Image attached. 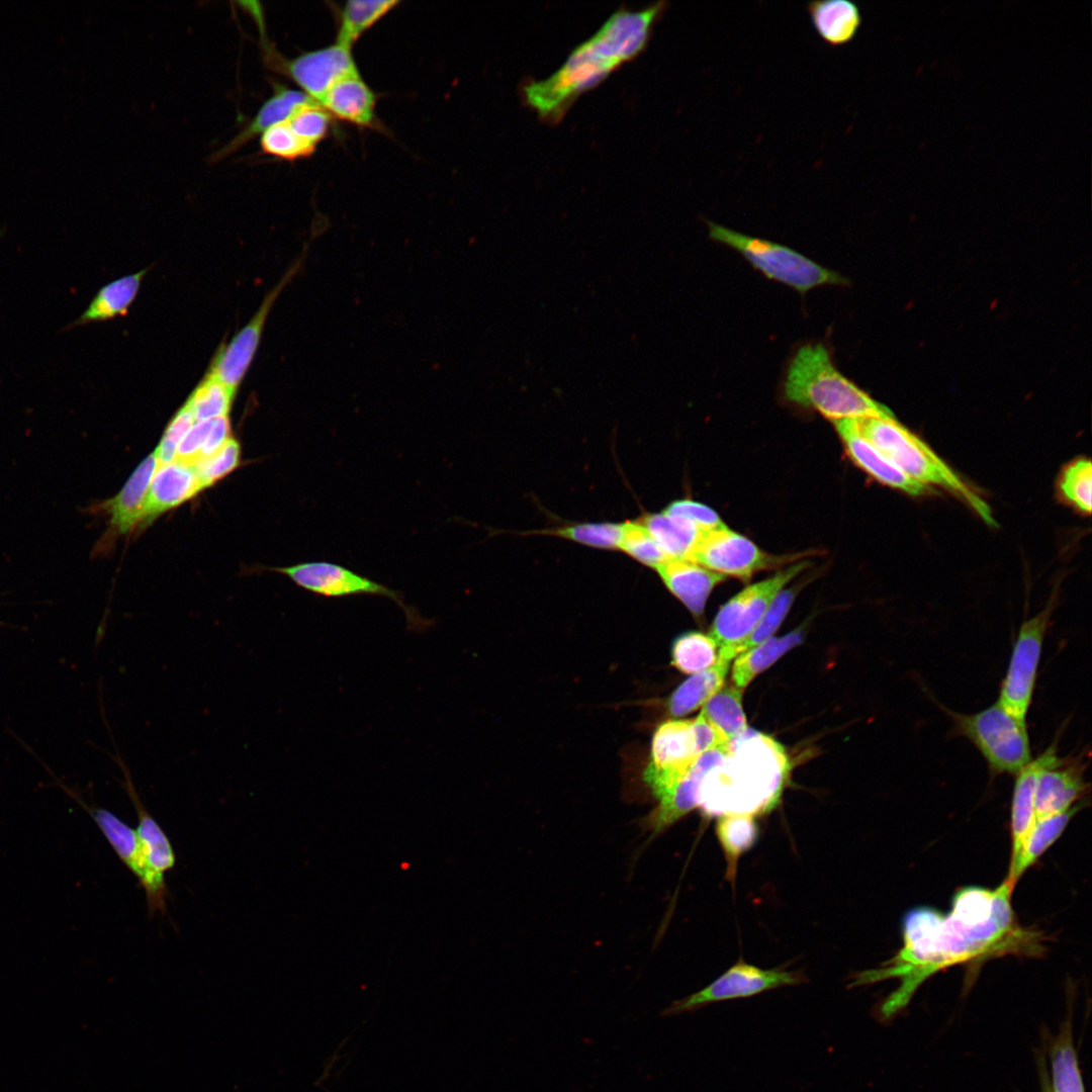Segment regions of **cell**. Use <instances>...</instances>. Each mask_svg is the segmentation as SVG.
Instances as JSON below:
<instances>
[{"label":"cell","mask_w":1092,"mask_h":1092,"mask_svg":"<svg viewBox=\"0 0 1092 1092\" xmlns=\"http://www.w3.org/2000/svg\"><path fill=\"white\" fill-rule=\"evenodd\" d=\"M1013 888L1007 879L995 889L963 888L946 914L926 906L909 910L902 921L900 950L880 969L860 973L852 985L899 979V987L881 1007L883 1015L890 1017L939 971L998 956L1041 953V933L1023 928L1016 920Z\"/></svg>","instance_id":"6da1fadb"},{"label":"cell","mask_w":1092,"mask_h":1092,"mask_svg":"<svg viewBox=\"0 0 1092 1092\" xmlns=\"http://www.w3.org/2000/svg\"><path fill=\"white\" fill-rule=\"evenodd\" d=\"M665 8L659 1L631 11L619 9L548 78L532 81L523 91L542 117L557 119L582 92L595 87L646 46L651 27Z\"/></svg>","instance_id":"7a4b0ae2"},{"label":"cell","mask_w":1092,"mask_h":1092,"mask_svg":"<svg viewBox=\"0 0 1092 1092\" xmlns=\"http://www.w3.org/2000/svg\"><path fill=\"white\" fill-rule=\"evenodd\" d=\"M790 771L785 748L774 738L747 729L731 741L722 761L704 778L698 808L705 817L766 814L778 806Z\"/></svg>","instance_id":"3957f363"},{"label":"cell","mask_w":1092,"mask_h":1092,"mask_svg":"<svg viewBox=\"0 0 1092 1092\" xmlns=\"http://www.w3.org/2000/svg\"><path fill=\"white\" fill-rule=\"evenodd\" d=\"M783 391L788 401L833 422L894 417L835 367L823 343H808L796 351L786 370Z\"/></svg>","instance_id":"277c9868"},{"label":"cell","mask_w":1092,"mask_h":1092,"mask_svg":"<svg viewBox=\"0 0 1092 1092\" xmlns=\"http://www.w3.org/2000/svg\"><path fill=\"white\" fill-rule=\"evenodd\" d=\"M854 430L911 479L941 486L963 499L988 525H996L988 504L921 439L891 418L851 419Z\"/></svg>","instance_id":"5b68a950"},{"label":"cell","mask_w":1092,"mask_h":1092,"mask_svg":"<svg viewBox=\"0 0 1092 1092\" xmlns=\"http://www.w3.org/2000/svg\"><path fill=\"white\" fill-rule=\"evenodd\" d=\"M710 238L739 252L765 277L800 293L821 285H844L841 274L819 265L797 251L767 240L743 235L707 220Z\"/></svg>","instance_id":"8992f818"},{"label":"cell","mask_w":1092,"mask_h":1092,"mask_svg":"<svg viewBox=\"0 0 1092 1092\" xmlns=\"http://www.w3.org/2000/svg\"><path fill=\"white\" fill-rule=\"evenodd\" d=\"M957 734L968 738L993 775H1016L1031 760L1026 722L998 703L974 714L950 713Z\"/></svg>","instance_id":"52a82bcc"},{"label":"cell","mask_w":1092,"mask_h":1092,"mask_svg":"<svg viewBox=\"0 0 1092 1092\" xmlns=\"http://www.w3.org/2000/svg\"><path fill=\"white\" fill-rule=\"evenodd\" d=\"M810 563L799 561L775 575L750 584L723 605L709 635L719 647L718 656L732 661L733 650L756 627L777 595Z\"/></svg>","instance_id":"ba28073f"},{"label":"cell","mask_w":1092,"mask_h":1092,"mask_svg":"<svg viewBox=\"0 0 1092 1092\" xmlns=\"http://www.w3.org/2000/svg\"><path fill=\"white\" fill-rule=\"evenodd\" d=\"M272 571L287 576L297 586L317 596L345 598L352 596H377L393 601L404 613L406 623L413 630H423L431 625L418 610L405 604L400 592L341 564L328 561H308L290 566L274 567Z\"/></svg>","instance_id":"9c48e42d"},{"label":"cell","mask_w":1092,"mask_h":1092,"mask_svg":"<svg viewBox=\"0 0 1092 1092\" xmlns=\"http://www.w3.org/2000/svg\"><path fill=\"white\" fill-rule=\"evenodd\" d=\"M701 754L693 720H668L658 726L643 775L657 804L673 792Z\"/></svg>","instance_id":"30bf717a"},{"label":"cell","mask_w":1092,"mask_h":1092,"mask_svg":"<svg viewBox=\"0 0 1092 1092\" xmlns=\"http://www.w3.org/2000/svg\"><path fill=\"white\" fill-rule=\"evenodd\" d=\"M1053 602L1025 621L1014 643L998 703L1013 717L1026 722L1031 704L1042 643L1053 611Z\"/></svg>","instance_id":"8fae6325"},{"label":"cell","mask_w":1092,"mask_h":1092,"mask_svg":"<svg viewBox=\"0 0 1092 1092\" xmlns=\"http://www.w3.org/2000/svg\"><path fill=\"white\" fill-rule=\"evenodd\" d=\"M689 560L723 576L748 581L756 572L791 562L794 556L768 554L745 536L724 527L703 534Z\"/></svg>","instance_id":"7c38bea8"},{"label":"cell","mask_w":1092,"mask_h":1092,"mask_svg":"<svg viewBox=\"0 0 1092 1092\" xmlns=\"http://www.w3.org/2000/svg\"><path fill=\"white\" fill-rule=\"evenodd\" d=\"M804 981L799 972L764 970L739 962L704 989L673 1002L663 1014L673 1015L718 1001L746 998L784 986L799 985Z\"/></svg>","instance_id":"4fadbf2b"},{"label":"cell","mask_w":1092,"mask_h":1092,"mask_svg":"<svg viewBox=\"0 0 1092 1092\" xmlns=\"http://www.w3.org/2000/svg\"><path fill=\"white\" fill-rule=\"evenodd\" d=\"M91 816L122 863L136 877L145 889L148 911L166 912L167 886L158 884L150 874L142 852L136 830L129 827L110 811L91 806L70 790H66Z\"/></svg>","instance_id":"5bb4252c"},{"label":"cell","mask_w":1092,"mask_h":1092,"mask_svg":"<svg viewBox=\"0 0 1092 1092\" xmlns=\"http://www.w3.org/2000/svg\"><path fill=\"white\" fill-rule=\"evenodd\" d=\"M303 263L299 258L283 279L267 294L251 321L221 348L211 362L209 374L237 391L259 347L268 313L285 284Z\"/></svg>","instance_id":"9a60e30c"},{"label":"cell","mask_w":1092,"mask_h":1092,"mask_svg":"<svg viewBox=\"0 0 1092 1092\" xmlns=\"http://www.w3.org/2000/svg\"><path fill=\"white\" fill-rule=\"evenodd\" d=\"M274 67L292 79L317 104L336 82L358 72L351 49L337 42L292 60L279 58Z\"/></svg>","instance_id":"2e32d148"},{"label":"cell","mask_w":1092,"mask_h":1092,"mask_svg":"<svg viewBox=\"0 0 1092 1092\" xmlns=\"http://www.w3.org/2000/svg\"><path fill=\"white\" fill-rule=\"evenodd\" d=\"M158 465L153 452L135 468L116 495L96 506L95 511L108 518L104 545L138 528L149 486Z\"/></svg>","instance_id":"e0dca14e"},{"label":"cell","mask_w":1092,"mask_h":1092,"mask_svg":"<svg viewBox=\"0 0 1092 1092\" xmlns=\"http://www.w3.org/2000/svg\"><path fill=\"white\" fill-rule=\"evenodd\" d=\"M203 490L193 466L177 461L158 465L151 480L138 527L145 528L162 514Z\"/></svg>","instance_id":"ac0fdd59"},{"label":"cell","mask_w":1092,"mask_h":1092,"mask_svg":"<svg viewBox=\"0 0 1092 1092\" xmlns=\"http://www.w3.org/2000/svg\"><path fill=\"white\" fill-rule=\"evenodd\" d=\"M1083 760L1063 758L1040 772L1035 790L1036 819L1063 812L1083 800L1089 785Z\"/></svg>","instance_id":"d6986e66"},{"label":"cell","mask_w":1092,"mask_h":1092,"mask_svg":"<svg viewBox=\"0 0 1092 1092\" xmlns=\"http://www.w3.org/2000/svg\"><path fill=\"white\" fill-rule=\"evenodd\" d=\"M1062 760L1063 758L1058 756L1056 744H1052L1015 775L1010 821L1011 861L1018 855L1028 832L1036 821L1035 790L1038 776L1045 768L1055 766Z\"/></svg>","instance_id":"ffe728a7"},{"label":"cell","mask_w":1092,"mask_h":1092,"mask_svg":"<svg viewBox=\"0 0 1092 1092\" xmlns=\"http://www.w3.org/2000/svg\"><path fill=\"white\" fill-rule=\"evenodd\" d=\"M851 460L883 484L912 495L923 494L927 486L911 479L893 464L879 449L860 436L851 419L833 422Z\"/></svg>","instance_id":"44dd1931"},{"label":"cell","mask_w":1092,"mask_h":1092,"mask_svg":"<svg viewBox=\"0 0 1092 1092\" xmlns=\"http://www.w3.org/2000/svg\"><path fill=\"white\" fill-rule=\"evenodd\" d=\"M114 759L124 777L121 787L128 795L138 815L136 833L146 866L155 881L162 886H166L165 873L172 870L176 862L172 843L158 822L145 808L133 786L127 766L120 757Z\"/></svg>","instance_id":"7402d4cb"},{"label":"cell","mask_w":1092,"mask_h":1092,"mask_svg":"<svg viewBox=\"0 0 1092 1092\" xmlns=\"http://www.w3.org/2000/svg\"><path fill=\"white\" fill-rule=\"evenodd\" d=\"M727 752L712 749L703 752L689 774L673 792L658 803L647 820L648 829L658 834L695 808H698L699 790L706 775L718 765Z\"/></svg>","instance_id":"603a6c76"},{"label":"cell","mask_w":1092,"mask_h":1092,"mask_svg":"<svg viewBox=\"0 0 1092 1092\" xmlns=\"http://www.w3.org/2000/svg\"><path fill=\"white\" fill-rule=\"evenodd\" d=\"M667 589L695 616L704 613L714 587L725 576L685 559H670L656 568Z\"/></svg>","instance_id":"cb8c5ba5"},{"label":"cell","mask_w":1092,"mask_h":1092,"mask_svg":"<svg viewBox=\"0 0 1092 1092\" xmlns=\"http://www.w3.org/2000/svg\"><path fill=\"white\" fill-rule=\"evenodd\" d=\"M327 112L344 121L371 126L374 121L375 95L359 72L336 82L318 103Z\"/></svg>","instance_id":"d4e9b609"},{"label":"cell","mask_w":1092,"mask_h":1092,"mask_svg":"<svg viewBox=\"0 0 1092 1092\" xmlns=\"http://www.w3.org/2000/svg\"><path fill=\"white\" fill-rule=\"evenodd\" d=\"M311 102L315 101L303 91L275 84L273 95L265 101L251 122L214 154V160L231 155L270 126L287 120L298 107Z\"/></svg>","instance_id":"484cf974"},{"label":"cell","mask_w":1092,"mask_h":1092,"mask_svg":"<svg viewBox=\"0 0 1092 1092\" xmlns=\"http://www.w3.org/2000/svg\"><path fill=\"white\" fill-rule=\"evenodd\" d=\"M807 10L817 33L832 47L850 42L861 23L858 6L849 0L813 1Z\"/></svg>","instance_id":"4316f807"},{"label":"cell","mask_w":1092,"mask_h":1092,"mask_svg":"<svg viewBox=\"0 0 1092 1092\" xmlns=\"http://www.w3.org/2000/svg\"><path fill=\"white\" fill-rule=\"evenodd\" d=\"M1085 800L1071 808L1043 818L1036 819L1028 832L1022 847L1010 862L1007 880L1013 885L1062 835L1071 819L1083 808Z\"/></svg>","instance_id":"83f0119b"},{"label":"cell","mask_w":1092,"mask_h":1092,"mask_svg":"<svg viewBox=\"0 0 1092 1092\" xmlns=\"http://www.w3.org/2000/svg\"><path fill=\"white\" fill-rule=\"evenodd\" d=\"M640 523L670 559L689 560L705 534L690 522L663 512L647 514Z\"/></svg>","instance_id":"f1b7e54d"},{"label":"cell","mask_w":1092,"mask_h":1092,"mask_svg":"<svg viewBox=\"0 0 1092 1092\" xmlns=\"http://www.w3.org/2000/svg\"><path fill=\"white\" fill-rule=\"evenodd\" d=\"M730 662L718 656L714 665L684 681L668 700V713L673 717H680L704 705L722 689Z\"/></svg>","instance_id":"f546056e"},{"label":"cell","mask_w":1092,"mask_h":1092,"mask_svg":"<svg viewBox=\"0 0 1092 1092\" xmlns=\"http://www.w3.org/2000/svg\"><path fill=\"white\" fill-rule=\"evenodd\" d=\"M804 639L802 628L782 637H771L736 656L732 665L731 679L735 687L744 690L760 672L775 663Z\"/></svg>","instance_id":"4dcf8cb0"},{"label":"cell","mask_w":1092,"mask_h":1092,"mask_svg":"<svg viewBox=\"0 0 1092 1092\" xmlns=\"http://www.w3.org/2000/svg\"><path fill=\"white\" fill-rule=\"evenodd\" d=\"M715 832L726 859V877L733 882L739 858L757 839L758 826L755 817L746 814L720 816L716 821Z\"/></svg>","instance_id":"1f68e13d"},{"label":"cell","mask_w":1092,"mask_h":1092,"mask_svg":"<svg viewBox=\"0 0 1092 1092\" xmlns=\"http://www.w3.org/2000/svg\"><path fill=\"white\" fill-rule=\"evenodd\" d=\"M147 270L126 275L103 286L83 312L82 324L123 315L133 302Z\"/></svg>","instance_id":"d6a6232c"},{"label":"cell","mask_w":1092,"mask_h":1092,"mask_svg":"<svg viewBox=\"0 0 1092 1092\" xmlns=\"http://www.w3.org/2000/svg\"><path fill=\"white\" fill-rule=\"evenodd\" d=\"M742 692L735 686L722 687L704 704L700 713L730 741L748 729L742 708Z\"/></svg>","instance_id":"836d02e7"},{"label":"cell","mask_w":1092,"mask_h":1092,"mask_svg":"<svg viewBox=\"0 0 1092 1092\" xmlns=\"http://www.w3.org/2000/svg\"><path fill=\"white\" fill-rule=\"evenodd\" d=\"M399 2L395 0H351L348 1L340 17L337 43L347 48L352 44L374 23L392 10Z\"/></svg>","instance_id":"e575fe53"},{"label":"cell","mask_w":1092,"mask_h":1092,"mask_svg":"<svg viewBox=\"0 0 1092 1092\" xmlns=\"http://www.w3.org/2000/svg\"><path fill=\"white\" fill-rule=\"evenodd\" d=\"M719 647L710 635L691 631L677 636L671 646V665L687 674H695L714 665Z\"/></svg>","instance_id":"d590c367"},{"label":"cell","mask_w":1092,"mask_h":1092,"mask_svg":"<svg viewBox=\"0 0 1092 1092\" xmlns=\"http://www.w3.org/2000/svg\"><path fill=\"white\" fill-rule=\"evenodd\" d=\"M236 392L207 373L185 403L192 412L196 422L228 417Z\"/></svg>","instance_id":"8d00e7d4"},{"label":"cell","mask_w":1092,"mask_h":1092,"mask_svg":"<svg viewBox=\"0 0 1092 1092\" xmlns=\"http://www.w3.org/2000/svg\"><path fill=\"white\" fill-rule=\"evenodd\" d=\"M1052 1092H1085L1072 1040L1065 1027L1052 1048Z\"/></svg>","instance_id":"74e56055"},{"label":"cell","mask_w":1092,"mask_h":1092,"mask_svg":"<svg viewBox=\"0 0 1092 1092\" xmlns=\"http://www.w3.org/2000/svg\"><path fill=\"white\" fill-rule=\"evenodd\" d=\"M548 533L595 548L619 549L623 536V524L581 523L557 528Z\"/></svg>","instance_id":"f35d334b"},{"label":"cell","mask_w":1092,"mask_h":1092,"mask_svg":"<svg viewBox=\"0 0 1092 1092\" xmlns=\"http://www.w3.org/2000/svg\"><path fill=\"white\" fill-rule=\"evenodd\" d=\"M798 590L799 587L794 585L789 588H783L777 595L756 627L738 646L735 647L733 650L734 657L771 638L787 616Z\"/></svg>","instance_id":"ab89813d"},{"label":"cell","mask_w":1092,"mask_h":1092,"mask_svg":"<svg viewBox=\"0 0 1092 1092\" xmlns=\"http://www.w3.org/2000/svg\"><path fill=\"white\" fill-rule=\"evenodd\" d=\"M619 549L654 569L670 560L640 521L623 523V536Z\"/></svg>","instance_id":"60d3db41"},{"label":"cell","mask_w":1092,"mask_h":1092,"mask_svg":"<svg viewBox=\"0 0 1092 1092\" xmlns=\"http://www.w3.org/2000/svg\"><path fill=\"white\" fill-rule=\"evenodd\" d=\"M260 145L265 154L289 161L306 158L315 150V147L302 141L286 120L263 131Z\"/></svg>","instance_id":"b9f144b4"},{"label":"cell","mask_w":1092,"mask_h":1092,"mask_svg":"<svg viewBox=\"0 0 1092 1092\" xmlns=\"http://www.w3.org/2000/svg\"><path fill=\"white\" fill-rule=\"evenodd\" d=\"M1060 488L1063 495L1083 513L1091 512L1092 466L1089 459L1081 458L1063 471Z\"/></svg>","instance_id":"7bdbcfd3"},{"label":"cell","mask_w":1092,"mask_h":1092,"mask_svg":"<svg viewBox=\"0 0 1092 1092\" xmlns=\"http://www.w3.org/2000/svg\"><path fill=\"white\" fill-rule=\"evenodd\" d=\"M240 459V443L231 437L218 451L198 461L193 468L204 489L235 470Z\"/></svg>","instance_id":"ee69618b"},{"label":"cell","mask_w":1092,"mask_h":1092,"mask_svg":"<svg viewBox=\"0 0 1092 1092\" xmlns=\"http://www.w3.org/2000/svg\"><path fill=\"white\" fill-rule=\"evenodd\" d=\"M286 121L302 141L316 147L329 131L331 114L311 102L298 107Z\"/></svg>","instance_id":"f6af8a7d"},{"label":"cell","mask_w":1092,"mask_h":1092,"mask_svg":"<svg viewBox=\"0 0 1092 1092\" xmlns=\"http://www.w3.org/2000/svg\"><path fill=\"white\" fill-rule=\"evenodd\" d=\"M195 423L192 412L184 403L168 423L154 452L159 465L174 461L179 444Z\"/></svg>","instance_id":"bcb514c9"},{"label":"cell","mask_w":1092,"mask_h":1092,"mask_svg":"<svg viewBox=\"0 0 1092 1092\" xmlns=\"http://www.w3.org/2000/svg\"><path fill=\"white\" fill-rule=\"evenodd\" d=\"M664 514L686 520L707 533L726 527L719 515L710 507L691 499H678L670 503Z\"/></svg>","instance_id":"7dc6e473"},{"label":"cell","mask_w":1092,"mask_h":1092,"mask_svg":"<svg viewBox=\"0 0 1092 1092\" xmlns=\"http://www.w3.org/2000/svg\"><path fill=\"white\" fill-rule=\"evenodd\" d=\"M213 420L196 422L179 444L174 461L194 466L207 440Z\"/></svg>","instance_id":"c3c4849f"},{"label":"cell","mask_w":1092,"mask_h":1092,"mask_svg":"<svg viewBox=\"0 0 1092 1092\" xmlns=\"http://www.w3.org/2000/svg\"><path fill=\"white\" fill-rule=\"evenodd\" d=\"M1044 1092H1052V1091H1051V1089H1049V1088L1046 1087V1088H1045V1090H1044Z\"/></svg>","instance_id":"681fc988"}]
</instances>
